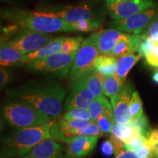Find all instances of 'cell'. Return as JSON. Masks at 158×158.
I'll return each mask as SVG.
<instances>
[{
  "label": "cell",
  "mask_w": 158,
  "mask_h": 158,
  "mask_svg": "<svg viewBox=\"0 0 158 158\" xmlns=\"http://www.w3.org/2000/svg\"><path fill=\"white\" fill-rule=\"evenodd\" d=\"M145 34L147 36L149 37L153 42H157L158 41V16L156 17L155 19L152 21L149 27H147Z\"/></svg>",
  "instance_id": "f546056e"
},
{
  "label": "cell",
  "mask_w": 158,
  "mask_h": 158,
  "mask_svg": "<svg viewBox=\"0 0 158 158\" xmlns=\"http://www.w3.org/2000/svg\"><path fill=\"white\" fill-rule=\"evenodd\" d=\"M153 80L155 81L156 83H158V70L157 71V72L155 73V74H154L153 76Z\"/></svg>",
  "instance_id": "e575fe53"
},
{
  "label": "cell",
  "mask_w": 158,
  "mask_h": 158,
  "mask_svg": "<svg viewBox=\"0 0 158 158\" xmlns=\"http://www.w3.org/2000/svg\"><path fill=\"white\" fill-rule=\"evenodd\" d=\"M156 6L157 3L153 0H122L116 4L107 5L110 16L114 20L127 19Z\"/></svg>",
  "instance_id": "30bf717a"
},
{
  "label": "cell",
  "mask_w": 158,
  "mask_h": 158,
  "mask_svg": "<svg viewBox=\"0 0 158 158\" xmlns=\"http://www.w3.org/2000/svg\"><path fill=\"white\" fill-rule=\"evenodd\" d=\"M2 118L16 130L34 127L52 122L48 116L35 106L19 99L10 98L2 105Z\"/></svg>",
  "instance_id": "277c9868"
},
{
  "label": "cell",
  "mask_w": 158,
  "mask_h": 158,
  "mask_svg": "<svg viewBox=\"0 0 158 158\" xmlns=\"http://www.w3.org/2000/svg\"><path fill=\"white\" fill-rule=\"evenodd\" d=\"M65 40H66L65 37H58L52 39L50 42L46 43L44 46L39 48L38 50L25 54L19 64H29V63L37 60V59L45 58V57L51 56L53 54L62 52L63 44H64Z\"/></svg>",
  "instance_id": "5bb4252c"
},
{
  "label": "cell",
  "mask_w": 158,
  "mask_h": 158,
  "mask_svg": "<svg viewBox=\"0 0 158 158\" xmlns=\"http://www.w3.org/2000/svg\"><path fill=\"white\" fill-rule=\"evenodd\" d=\"M105 76L95 70L84 81L85 85L95 97L102 96L103 94Z\"/></svg>",
  "instance_id": "44dd1931"
},
{
  "label": "cell",
  "mask_w": 158,
  "mask_h": 158,
  "mask_svg": "<svg viewBox=\"0 0 158 158\" xmlns=\"http://www.w3.org/2000/svg\"><path fill=\"white\" fill-rule=\"evenodd\" d=\"M157 13L158 10L154 7L140 12L127 19L110 21L109 27L126 34L140 35L144 29L149 27L152 21L157 16Z\"/></svg>",
  "instance_id": "52a82bcc"
},
{
  "label": "cell",
  "mask_w": 158,
  "mask_h": 158,
  "mask_svg": "<svg viewBox=\"0 0 158 158\" xmlns=\"http://www.w3.org/2000/svg\"><path fill=\"white\" fill-rule=\"evenodd\" d=\"M116 61L117 59L111 55L100 54L97 60L95 70L101 73L105 77L114 76L116 72Z\"/></svg>",
  "instance_id": "ffe728a7"
},
{
  "label": "cell",
  "mask_w": 158,
  "mask_h": 158,
  "mask_svg": "<svg viewBox=\"0 0 158 158\" xmlns=\"http://www.w3.org/2000/svg\"><path fill=\"white\" fill-rule=\"evenodd\" d=\"M76 54L77 53H57L29 63L28 68L33 72L43 74L51 78H65L70 74Z\"/></svg>",
  "instance_id": "8992f818"
},
{
  "label": "cell",
  "mask_w": 158,
  "mask_h": 158,
  "mask_svg": "<svg viewBox=\"0 0 158 158\" xmlns=\"http://www.w3.org/2000/svg\"><path fill=\"white\" fill-rule=\"evenodd\" d=\"M24 55L21 51L12 47L7 41L2 40L0 48V64L2 67L19 64Z\"/></svg>",
  "instance_id": "ac0fdd59"
},
{
  "label": "cell",
  "mask_w": 158,
  "mask_h": 158,
  "mask_svg": "<svg viewBox=\"0 0 158 158\" xmlns=\"http://www.w3.org/2000/svg\"><path fill=\"white\" fill-rule=\"evenodd\" d=\"M10 81V74L5 69H0V86L1 88L5 86L8 84Z\"/></svg>",
  "instance_id": "1f68e13d"
},
{
  "label": "cell",
  "mask_w": 158,
  "mask_h": 158,
  "mask_svg": "<svg viewBox=\"0 0 158 158\" xmlns=\"http://www.w3.org/2000/svg\"><path fill=\"white\" fill-rule=\"evenodd\" d=\"M133 88L130 83H126L121 92L110 97V103L114 110L116 124L130 125L133 121L130 113V102L133 96Z\"/></svg>",
  "instance_id": "9c48e42d"
},
{
  "label": "cell",
  "mask_w": 158,
  "mask_h": 158,
  "mask_svg": "<svg viewBox=\"0 0 158 158\" xmlns=\"http://www.w3.org/2000/svg\"></svg>",
  "instance_id": "8d00e7d4"
},
{
  "label": "cell",
  "mask_w": 158,
  "mask_h": 158,
  "mask_svg": "<svg viewBox=\"0 0 158 158\" xmlns=\"http://www.w3.org/2000/svg\"><path fill=\"white\" fill-rule=\"evenodd\" d=\"M84 40L85 39L83 37H66V40L63 44L62 52L67 54L77 53Z\"/></svg>",
  "instance_id": "cb8c5ba5"
},
{
  "label": "cell",
  "mask_w": 158,
  "mask_h": 158,
  "mask_svg": "<svg viewBox=\"0 0 158 158\" xmlns=\"http://www.w3.org/2000/svg\"><path fill=\"white\" fill-rule=\"evenodd\" d=\"M99 136H75L68 143V152L75 158H84L95 148Z\"/></svg>",
  "instance_id": "4fadbf2b"
},
{
  "label": "cell",
  "mask_w": 158,
  "mask_h": 158,
  "mask_svg": "<svg viewBox=\"0 0 158 158\" xmlns=\"http://www.w3.org/2000/svg\"><path fill=\"white\" fill-rule=\"evenodd\" d=\"M65 94L64 86L51 80L26 81L7 91V96L10 98L29 102L48 116L51 121H56L60 116Z\"/></svg>",
  "instance_id": "6da1fadb"
},
{
  "label": "cell",
  "mask_w": 158,
  "mask_h": 158,
  "mask_svg": "<svg viewBox=\"0 0 158 158\" xmlns=\"http://www.w3.org/2000/svg\"><path fill=\"white\" fill-rule=\"evenodd\" d=\"M63 118L67 120L92 119L89 110L88 108H75V109L68 110L63 115Z\"/></svg>",
  "instance_id": "4316f807"
},
{
  "label": "cell",
  "mask_w": 158,
  "mask_h": 158,
  "mask_svg": "<svg viewBox=\"0 0 158 158\" xmlns=\"http://www.w3.org/2000/svg\"><path fill=\"white\" fill-rule=\"evenodd\" d=\"M141 57V55L137 51V52L127 54L117 59L116 64V72L114 75L124 83H126V79H127V76L130 70Z\"/></svg>",
  "instance_id": "e0dca14e"
},
{
  "label": "cell",
  "mask_w": 158,
  "mask_h": 158,
  "mask_svg": "<svg viewBox=\"0 0 158 158\" xmlns=\"http://www.w3.org/2000/svg\"><path fill=\"white\" fill-rule=\"evenodd\" d=\"M100 150H101V152L102 155L105 156H110L112 155H114L115 154V149H114V146L113 142L109 140H106L103 143H102L101 148H100Z\"/></svg>",
  "instance_id": "4dcf8cb0"
},
{
  "label": "cell",
  "mask_w": 158,
  "mask_h": 158,
  "mask_svg": "<svg viewBox=\"0 0 158 158\" xmlns=\"http://www.w3.org/2000/svg\"><path fill=\"white\" fill-rule=\"evenodd\" d=\"M106 2L107 5H112V4H116L117 2H119L122 0H105Z\"/></svg>",
  "instance_id": "d6a6232c"
},
{
  "label": "cell",
  "mask_w": 158,
  "mask_h": 158,
  "mask_svg": "<svg viewBox=\"0 0 158 158\" xmlns=\"http://www.w3.org/2000/svg\"><path fill=\"white\" fill-rule=\"evenodd\" d=\"M70 135L73 137L77 135H83V136H100L103 135L104 133L100 129L98 124L95 122H93L92 124L87 126L86 127L82 130H73L70 132Z\"/></svg>",
  "instance_id": "484cf974"
},
{
  "label": "cell",
  "mask_w": 158,
  "mask_h": 158,
  "mask_svg": "<svg viewBox=\"0 0 158 158\" xmlns=\"http://www.w3.org/2000/svg\"><path fill=\"white\" fill-rule=\"evenodd\" d=\"M96 97L84 84L80 81L73 84L70 93L64 103V111L75 108H88Z\"/></svg>",
  "instance_id": "7c38bea8"
},
{
  "label": "cell",
  "mask_w": 158,
  "mask_h": 158,
  "mask_svg": "<svg viewBox=\"0 0 158 158\" xmlns=\"http://www.w3.org/2000/svg\"><path fill=\"white\" fill-rule=\"evenodd\" d=\"M126 83H124L115 75L105 77L103 84V94L106 97H112L118 94L123 89Z\"/></svg>",
  "instance_id": "7402d4cb"
},
{
  "label": "cell",
  "mask_w": 158,
  "mask_h": 158,
  "mask_svg": "<svg viewBox=\"0 0 158 158\" xmlns=\"http://www.w3.org/2000/svg\"><path fill=\"white\" fill-rule=\"evenodd\" d=\"M62 147L51 139L45 140L30 151L16 158H50L63 154Z\"/></svg>",
  "instance_id": "9a60e30c"
},
{
  "label": "cell",
  "mask_w": 158,
  "mask_h": 158,
  "mask_svg": "<svg viewBox=\"0 0 158 158\" xmlns=\"http://www.w3.org/2000/svg\"><path fill=\"white\" fill-rule=\"evenodd\" d=\"M144 57L149 65L158 68V41L155 42L152 48Z\"/></svg>",
  "instance_id": "f1b7e54d"
},
{
  "label": "cell",
  "mask_w": 158,
  "mask_h": 158,
  "mask_svg": "<svg viewBox=\"0 0 158 158\" xmlns=\"http://www.w3.org/2000/svg\"><path fill=\"white\" fill-rule=\"evenodd\" d=\"M129 35L114 29L101 30L98 40V46L101 54L110 55L112 51L118 42L125 39Z\"/></svg>",
  "instance_id": "2e32d148"
},
{
  "label": "cell",
  "mask_w": 158,
  "mask_h": 158,
  "mask_svg": "<svg viewBox=\"0 0 158 158\" xmlns=\"http://www.w3.org/2000/svg\"><path fill=\"white\" fill-rule=\"evenodd\" d=\"M95 122L104 134L110 133L112 127L116 124L114 114H102L97 118Z\"/></svg>",
  "instance_id": "d4e9b609"
},
{
  "label": "cell",
  "mask_w": 158,
  "mask_h": 158,
  "mask_svg": "<svg viewBox=\"0 0 158 158\" xmlns=\"http://www.w3.org/2000/svg\"><path fill=\"white\" fill-rule=\"evenodd\" d=\"M47 11L58 15L64 21L71 23L81 21L98 20L94 12L87 5L51 7L47 9Z\"/></svg>",
  "instance_id": "8fae6325"
},
{
  "label": "cell",
  "mask_w": 158,
  "mask_h": 158,
  "mask_svg": "<svg viewBox=\"0 0 158 158\" xmlns=\"http://www.w3.org/2000/svg\"><path fill=\"white\" fill-rule=\"evenodd\" d=\"M92 120L96 121L100 115L102 114H114L111 103L104 96L96 97L88 108Z\"/></svg>",
  "instance_id": "d6986e66"
},
{
  "label": "cell",
  "mask_w": 158,
  "mask_h": 158,
  "mask_svg": "<svg viewBox=\"0 0 158 158\" xmlns=\"http://www.w3.org/2000/svg\"><path fill=\"white\" fill-rule=\"evenodd\" d=\"M130 113L133 120L138 119L143 115V102L138 92H134L130 102Z\"/></svg>",
  "instance_id": "603a6c76"
},
{
  "label": "cell",
  "mask_w": 158,
  "mask_h": 158,
  "mask_svg": "<svg viewBox=\"0 0 158 158\" xmlns=\"http://www.w3.org/2000/svg\"><path fill=\"white\" fill-rule=\"evenodd\" d=\"M54 122L34 127L15 130L2 140L1 158H16L45 140L51 139ZM52 140V139H51Z\"/></svg>",
  "instance_id": "3957f363"
},
{
  "label": "cell",
  "mask_w": 158,
  "mask_h": 158,
  "mask_svg": "<svg viewBox=\"0 0 158 158\" xmlns=\"http://www.w3.org/2000/svg\"><path fill=\"white\" fill-rule=\"evenodd\" d=\"M100 32V31L94 32L85 39L77 52L69 75L70 81L73 84L84 81L95 70L97 60L100 55L98 46Z\"/></svg>",
  "instance_id": "5b68a950"
},
{
  "label": "cell",
  "mask_w": 158,
  "mask_h": 158,
  "mask_svg": "<svg viewBox=\"0 0 158 158\" xmlns=\"http://www.w3.org/2000/svg\"><path fill=\"white\" fill-rule=\"evenodd\" d=\"M62 158H75V157L71 155V154H70L69 152H66L64 154V156H63Z\"/></svg>",
  "instance_id": "836d02e7"
},
{
  "label": "cell",
  "mask_w": 158,
  "mask_h": 158,
  "mask_svg": "<svg viewBox=\"0 0 158 158\" xmlns=\"http://www.w3.org/2000/svg\"><path fill=\"white\" fill-rule=\"evenodd\" d=\"M51 40L52 37L47 33L22 29L14 38L5 41L23 54H27L42 48Z\"/></svg>",
  "instance_id": "ba28073f"
},
{
  "label": "cell",
  "mask_w": 158,
  "mask_h": 158,
  "mask_svg": "<svg viewBox=\"0 0 158 158\" xmlns=\"http://www.w3.org/2000/svg\"><path fill=\"white\" fill-rule=\"evenodd\" d=\"M2 17L10 23L13 28L28 29L47 34L76 31L73 23L65 21L58 15L49 12L5 9L2 11Z\"/></svg>",
  "instance_id": "7a4b0ae2"
},
{
  "label": "cell",
  "mask_w": 158,
  "mask_h": 158,
  "mask_svg": "<svg viewBox=\"0 0 158 158\" xmlns=\"http://www.w3.org/2000/svg\"><path fill=\"white\" fill-rule=\"evenodd\" d=\"M75 31L86 32L92 31L99 29L101 26V21L99 20H91V21H81L80 22L73 23Z\"/></svg>",
  "instance_id": "83f0119b"
},
{
  "label": "cell",
  "mask_w": 158,
  "mask_h": 158,
  "mask_svg": "<svg viewBox=\"0 0 158 158\" xmlns=\"http://www.w3.org/2000/svg\"><path fill=\"white\" fill-rule=\"evenodd\" d=\"M63 156H64V153L62 154V155H58V156H55V157H50V158H62Z\"/></svg>",
  "instance_id": "d590c367"
}]
</instances>
